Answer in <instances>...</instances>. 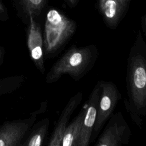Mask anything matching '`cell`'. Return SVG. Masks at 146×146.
Here are the masks:
<instances>
[{
  "instance_id": "cell-1",
  "label": "cell",
  "mask_w": 146,
  "mask_h": 146,
  "mask_svg": "<svg viewBox=\"0 0 146 146\" xmlns=\"http://www.w3.org/2000/svg\"><path fill=\"white\" fill-rule=\"evenodd\" d=\"M126 84V110L133 121L141 128L146 113V43L140 31L127 59Z\"/></svg>"
},
{
  "instance_id": "cell-2",
  "label": "cell",
  "mask_w": 146,
  "mask_h": 146,
  "mask_svg": "<svg viewBox=\"0 0 146 146\" xmlns=\"http://www.w3.org/2000/svg\"><path fill=\"white\" fill-rule=\"evenodd\" d=\"M98 55L97 47L94 44L71 47L52 66L46 75V82H56L64 75L79 80L91 70Z\"/></svg>"
},
{
  "instance_id": "cell-3",
  "label": "cell",
  "mask_w": 146,
  "mask_h": 146,
  "mask_svg": "<svg viewBox=\"0 0 146 146\" xmlns=\"http://www.w3.org/2000/svg\"><path fill=\"white\" fill-rule=\"evenodd\" d=\"M74 21L56 9L50 10L46 15L43 35L44 55L49 58L55 55L75 32Z\"/></svg>"
},
{
  "instance_id": "cell-4",
  "label": "cell",
  "mask_w": 146,
  "mask_h": 146,
  "mask_svg": "<svg viewBox=\"0 0 146 146\" xmlns=\"http://www.w3.org/2000/svg\"><path fill=\"white\" fill-rule=\"evenodd\" d=\"M101 92L99 96L97 115L92 130L91 141H94L105 123L110 117L121 96L115 83L100 80Z\"/></svg>"
},
{
  "instance_id": "cell-5",
  "label": "cell",
  "mask_w": 146,
  "mask_h": 146,
  "mask_svg": "<svg viewBox=\"0 0 146 146\" xmlns=\"http://www.w3.org/2000/svg\"><path fill=\"white\" fill-rule=\"evenodd\" d=\"M95 146H121L127 144L131 131L122 113L117 112L111 115Z\"/></svg>"
},
{
  "instance_id": "cell-6",
  "label": "cell",
  "mask_w": 146,
  "mask_h": 146,
  "mask_svg": "<svg viewBox=\"0 0 146 146\" xmlns=\"http://www.w3.org/2000/svg\"><path fill=\"white\" fill-rule=\"evenodd\" d=\"M37 116L33 112L30 117L5 122L0 127V146H17L35 123Z\"/></svg>"
},
{
  "instance_id": "cell-7",
  "label": "cell",
  "mask_w": 146,
  "mask_h": 146,
  "mask_svg": "<svg viewBox=\"0 0 146 146\" xmlns=\"http://www.w3.org/2000/svg\"><path fill=\"white\" fill-rule=\"evenodd\" d=\"M100 92L101 83L99 80L94 87L88 101L84 104L85 113L77 146H87L91 141V137L97 115Z\"/></svg>"
},
{
  "instance_id": "cell-8",
  "label": "cell",
  "mask_w": 146,
  "mask_h": 146,
  "mask_svg": "<svg viewBox=\"0 0 146 146\" xmlns=\"http://www.w3.org/2000/svg\"><path fill=\"white\" fill-rule=\"evenodd\" d=\"M29 26L27 31V47L31 60L36 68L44 74L45 67L44 64V51L43 35L40 25L37 23L34 18L29 15Z\"/></svg>"
},
{
  "instance_id": "cell-9",
  "label": "cell",
  "mask_w": 146,
  "mask_h": 146,
  "mask_svg": "<svg viewBox=\"0 0 146 146\" xmlns=\"http://www.w3.org/2000/svg\"><path fill=\"white\" fill-rule=\"evenodd\" d=\"M82 99V92H78L69 99L56 123L47 145L61 146L63 135L68 121L73 112L81 103Z\"/></svg>"
},
{
  "instance_id": "cell-10",
  "label": "cell",
  "mask_w": 146,
  "mask_h": 146,
  "mask_svg": "<svg viewBox=\"0 0 146 146\" xmlns=\"http://www.w3.org/2000/svg\"><path fill=\"white\" fill-rule=\"evenodd\" d=\"M131 0H98L99 8L104 23L110 29H115Z\"/></svg>"
},
{
  "instance_id": "cell-11",
  "label": "cell",
  "mask_w": 146,
  "mask_h": 146,
  "mask_svg": "<svg viewBox=\"0 0 146 146\" xmlns=\"http://www.w3.org/2000/svg\"><path fill=\"white\" fill-rule=\"evenodd\" d=\"M84 113L85 107L84 106L79 114L66 127L63 135L61 146H77Z\"/></svg>"
},
{
  "instance_id": "cell-12",
  "label": "cell",
  "mask_w": 146,
  "mask_h": 146,
  "mask_svg": "<svg viewBox=\"0 0 146 146\" xmlns=\"http://www.w3.org/2000/svg\"><path fill=\"white\" fill-rule=\"evenodd\" d=\"M50 124L48 118H44L38 122L26 141L23 144L27 146H40L47 133Z\"/></svg>"
},
{
  "instance_id": "cell-13",
  "label": "cell",
  "mask_w": 146,
  "mask_h": 146,
  "mask_svg": "<svg viewBox=\"0 0 146 146\" xmlns=\"http://www.w3.org/2000/svg\"><path fill=\"white\" fill-rule=\"evenodd\" d=\"M24 12L27 16L34 18L39 15L42 10L46 0H19Z\"/></svg>"
},
{
  "instance_id": "cell-14",
  "label": "cell",
  "mask_w": 146,
  "mask_h": 146,
  "mask_svg": "<svg viewBox=\"0 0 146 146\" xmlns=\"http://www.w3.org/2000/svg\"><path fill=\"white\" fill-rule=\"evenodd\" d=\"M141 29L143 33L146 35V15H144L141 18Z\"/></svg>"
},
{
  "instance_id": "cell-15",
  "label": "cell",
  "mask_w": 146,
  "mask_h": 146,
  "mask_svg": "<svg viewBox=\"0 0 146 146\" xmlns=\"http://www.w3.org/2000/svg\"><path fill=\"white\" fill-rule=\"evenodd\" d=\"M6 11V7L1 0H0V14L5 13Z\"/></svg>"
},
{
  "instance_id": "cell-16",
  "label": "cell",
  "mask_w": 146,
  "mask_h": 146,
  "mask_svg": "<svg viewBox=\"0 0 146 146\" xmlns=\"http://www.w3.org/2000/svg\"><path fill=\"white\" fill-rule=\"evenodd\" d=\"M78 0H68V2L71 5H75L76 3H77V2H78Z\"/></svg>"
},
{
  "instance_id": "cell-17",
  "label": "cell",
  "mask_w": 146,
  "mask_h": 146,
  "mask_svg": "<svg viewBox=\"0 0 146 146\" xmlns=\"http://www.w3.org/2000/svg\"><path fill=\"white\" fill-rule=\"evenodd\" d=\"M3 50H2V48L0 47V60L2 57V55H3Z\"/></svg>"
}]
</instances>
